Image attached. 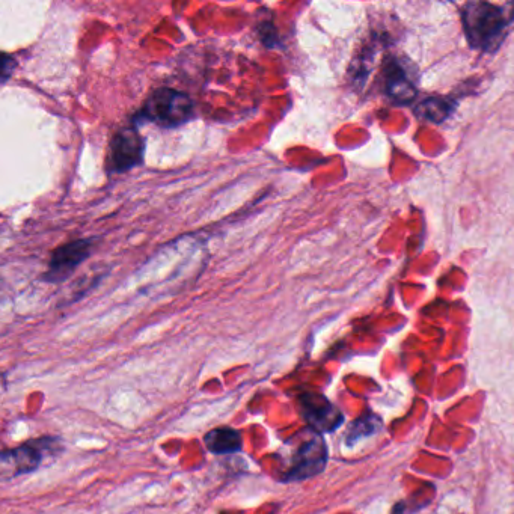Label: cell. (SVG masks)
<instances>
[{"label":"cell","instance_id":"6da1fadb","mask_svg":"<svg viewBox=\"0 0 514 514\" xmlns=\"http://www.w3.org/2000/svg\"><path fill=\"white\" fill-rule=\"evenodd\" d=\"M463 29L474 49L493 52L501 46L508 26L514 20V4L504 8L487 2H472L463 8Z\"/></svg>","mask_w":514,"mask_h":514},{"label":"cell","instance_id":"7a4b0ae2","mask_svg":"<svg viewBox=\"0 0 514 514\" xmlns=\"http://www.w3.org/2000/svg\"><path fill=\"white\" fill-rule=\"evenodd\" d=\"M195 114L192 98L172 88H159L145 101L141 117L165 129L189 123Z\"/></svg>","mask_w":514,"mask_h":514},{"label":"cell","instance_id":"3957f363","mask_svg":"<svg viewBox=\"0 0 514 514\" xmlns=\"http://www.w3.org/2000/svg\"><path fill=\"white\" fill-rule=\"evenodd\" d=\"M326 463H328V447L322 436L314 435L313 438L302 442L299 450L291 457L290 471L284 475L282 481L293 483V481L316 477L320 472L325 471Z\"/></svg>","mask_w":514,"mask_h":514},{"label":"cell","instance_id":"277c9868","mask_svg":"<svg viewBox=\"0 0 514 514\" xmlns=\"http://www.w3.org/2000/svg\"><path fill=\"white\" fill-rule=\"evenodd\" d=\"M144 150V139L135 127L120 130L109 145V171L126 172L141 165L144 160Z\"/></svg>","mask_w":514,"mask_h":514},{"label":"cell","instance_id":"5b68a950","mask_svg":"<svg viewBox=\"0 0 514 514\" xmlns=\"http://www.w3.org/2000/svg\"><path fill=\"white\" fill-rule=\"evenodd\" d=\"M55 444L53 439H35L28 444L20 445L14 450L2 453V474L19 477L23 474H31L40 468L44 459V451L49 450L50 445Z\"/></svg>","mask_w":514,"mask_h":514},{"label":"cell","instance_id":"8992f818","mask_svg":"<svg viewBox=\"0 0 514 514\" xmlns=\"http://www.w3.org/2000/svg\"><path fill=\"white\" fill-rule=\"evenodd\" d=\"M300 412L303 420L316 432H334L343 424V415L328 398L323 395L303 394L300 397Z\"/></svg>","mask_w":514,"mask_h":514},{"label":"cell","instance_id":"52a82bcc","mask_svg":"<svg viewBox=\"0 0 514 514\" xmlns=\"http://www.w3.org/2000/svg\"><path fill=\"white\" fill-rule=\"evenodd\" d=\"M92 248L94 243L91 240L82 239L56 249L44 279L49 282L65 281L91 255Z\"/></svg>","mask_w":514,"mask_h":514},{"label":"cell","instance_id":"ba28073f","mask_svg":"<svg viewBox=\"0 0 514 514\" xmlns=\"http://www.w3.org/2000/svg\"><path fill=\"white\" fill-rule=\"evenodd\" d=\"M385 73V86L389 97L394 98L398 103H409L414 100L417 88L403 65L398 64L397 61L389 62Z\"/></svg>","mask_w":514,"mask_h":514},{"label":"cell","instance_id":"9c48e42d","mask_svg":"<svg viewBox=\"0 0 514 514\" xmlns=\"http://www.w3.org/2000/svg\"><path fill=\"white\" fill-rule=\"evenodd\" d=\"M204 442L207 450L218 456L237 453L243 447L242 435L239 430L231 429V427L210 430L204 436Z\"/></svg>","mask_w":514,"mask_h":514},{"label":"cell","instance_id":"30bf717a","mask_svg":"<svg viewBox=\"0 0 514 514\" xmlns=\"http://www.w3.org/2000/svg\"><path fill=\"white\" fill-rule=\"evenodd\" d=\"M451 106L447 105L444 100H436V98H430V100L421 103L418 108V115L424 120L439 121L445 120L447 115L450 114Z\"/></svg>","mask_w":514,"mask_h":514},{"label":"cell","instance_id":"8fae6325","mask_svg":"<svg viewBox=\"0 0 514 514\" xmlns=\"http://www.w3.org/2000/svg\"><path fill=\"white\" fill-rule=\"evenodd\" d=\"M379 424V420L376 417L361 418V420L355 421L352 424L347 439L349 441H356V439L364 438V436L373 435Z\"/></svg>","mask_w":514,"mask_h":514},{"label":"cell","instance_id":"7c38bea8","mask_svg":"<svg viewBox=\"0 0 514 514\" xmlns=\"http://www.w3.org/2000/svg\"><path fill=\"white\" fill-rule=\"evenodd\" d=\"M258 34H260V38L263 40L264 46L273 47L278 43L275 28H273L270 23H263L261 28L258 29Z\"/></svg>","mask_w":514,"mask_h":514},{"label":"cell","instance_id":"4fadbf2b","mask_svg":"<svg viewBox=\"0 0 514 514\" xmlns=\"http://www.w3.org/2000/svg\"><path fill=\"white\" fill-rule=\"evenodd\" d=\"M14 65H16L14 59L10 58L8 55H4V61H2V82H7L8 77L13 73Z\"/></svg>","mask_w":514,"mask_h":514}]
</instances>
